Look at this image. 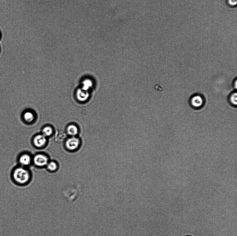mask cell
Listing matches in <instances>:
<instances>
[{
	"label": "cell",
	"instance_id": "11",
	"mask_svg": "<svg viewBox=\"0 0 237 236\" xmlns=\"http://www.w3.org/2000/svg\"><path fill=\"white\" fill-rule=\"evenodd\" d=\"M53 129L50 126H47L43 129L42 133L46 137L50 136L53 133Z\"/></svg>",
	"mask_w": 237,
	"mask_h": 236
},
{
	"label": "cell",
	"instance_id": "1",
	"mask_svg": "<svg viewBox=\"0 0 237 236\" xmlns=\"http://www.w3.org/2000/svg\"><path fill=\"white\" fill-rule=\"evenodd\" d=\"M14 180L20 184L27 183L30 178L29 173L27 170L22 167L17 168L14 170L13 174Z\"/></svg>",
	"mask_w": 237,
	"mask_h": 236
},
{
	"label": "cell",
	"instance_id": "13",
	"mask_svg": "<svg viewBox=\"0 0 237 236\" xmlns=\"http://www.w3.org/2000/svg\"><path fill=\"white\" fill-rule=\"evenodd\" d=\"M47 168L50 171H53L56 170L57 168V166L55 162H51L47 164Z\"/></svg>",
	"mask_w": 237,
	"mask_h": 236
},
{
	"label": "cell",
	"instance_id": "14",
	"mask_svg": "<svg viewBox=\"0 0 237 236\" xmlns=\"http://www.w3.org/2000/svg\"></svg>",
	"mask_w": 237,
	"mask_h": 236
},
{
	"label": "cell",
	"instance_id": "9",
	"mask_svg": "<svg viewBox=\"0 0 237 236\" xmlns=\"http://www.w3.org/2000/svg\"><path fill=\"white\" fill-rule=\"evenodd\" d=\"M24 120L27 122H32L34 119V116L32 112L30 111L25 112L24 115Z\"/></svg>",
	"mask_w": 237,
	"mask_h": 236
},
{
	"label": "cell",
	"instance_id": "7",
	"mask_svg": "<svg viewBox=\"0 0 237 236\" xmlns=\"http://www.w3.org/2000/svg\"><path fill=\"white\" fill-rule=\"evenodd\" d=\"M76 96L77 99L80 101H84L87 97V94L85 91L81 88L78 89L77 91Z\"/></svg>",
	"mask_w": 237,
	"mask_h": 236
},
{
	"label": "cell",
	"instance_id": "10",
	"mask_svg": "<svg viewBox=\"0 0 237 236\" xmlns=\"http://www.w3.org/2000/svg\"><path fill=\"white\" fill-rule=\"evenodd\" d=\"M230 102L233 105L236 106L237 102V94L236 92H234L230 94L229 97Z\"/></svg>",
	"mask_w": 237,
	"mask_h": 236
},
{
	"label": "cell",
	"instance_id": "5",
	"mask_svg": "<svg viewBox=\"0 0 237 236\" xmlns=\"http://www.w3.org/2000/svg\"><path fill=\"white\" fill-rule=\"evenodd\" d=\"M46 141V137L43 134L37 135L34 137L33 140L34 145L38 148H41L44 146Z\"/></svg>",
	"mask_w": 237,
	"mask_h": 236
},
{
	"label": "cell",
	"instance_id": "2",
	"mask_svg": "<svg viewBox=\"0 0 237 236\" xmlns=\"http://www.w3.org/2000/svg\"><path fill=\"white\" fill-rule=\"evenodd\" d=\"M204 99L200 95H196L193 96L190 100V105L193 108H200L204 104Z\"/></svg>",
	"mask_w": 237,
	"mask_h": 236
},
{
	"label": "cell",
	"instance_id": "6",
	"mask_svg": "<svg viewBox=\"0 0 237 236\" xmlns=\"http://www.w3.org/2000/svg\"><path fill=\"white\" fill-rule=\"evenodd\" d=\"M19 161L20 164L22 166H27L30 163L31 158L29 155L24 154L20 157Z\"/></svg>",
	"mask_w": 237,
	"mask_h": 236
},
{
	"label": "cell",
	"instance_id": "3",
	"mask_svg": "<svg viewBox=\"0 0 237 236\" xmlns=\"http://www.w3.org/2000/svg\"><path fill=\"white\" fill-rule=\"evenodd\" d=\"M80 141L77 138L72 137L66 141V147L71 150H74L79 146Z\"/></svg>",
	"mask_w": 237,
	"mask_h": 236
},
{
	"label": "cell",
	"instance_id": "8",
	"mask_svg": "<svg viewBox=\"0 0 237 236\" xmlns=\"http://www.w3.org/2000/svg\"><path fill=\"white\" fill-rule=\"evenodd\" d=\"M67 131L68 133L72 137L76 136L78 133V129L77 126L74 125H71L68 126Z\"/></svg>",
	"mask_w": 237,
	"mask_h": 236
},
{
	"label": "cell",
	"instance_id": "12",
	"mask_svg": "<svg viewBox=\"0 0 237 236\" xmlns=\"http://www.w3.org/2000/svg\"><path fill=\"white\" fill-rule=\"evenodd\" d=\"M226 4L228 7L235 8L237 6V0H226Z\"/></svg>",
	"mask_w": 237,
	"mask_h": 236
},
{
	"label": "cell",
	"instance_id": "4",
	"mask_svg": "<svg viewBox=\"0 0 237 236\" xmlns=\"http://www.w3.org/2000/svg\"><path fill=\"white\" fill-rule=\"evenodd\" d=\"M34 162L37 166H43L47 165L48 159L44 155L37 154L34 158Z\"/></svg>",
	"mask_w": 237,
	"mask_h": 236
}]
</instances>
